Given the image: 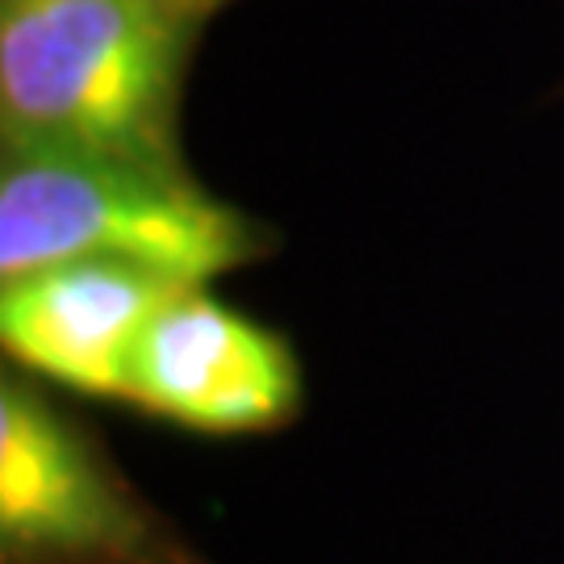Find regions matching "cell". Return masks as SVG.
Listing matches in <instances>:
<instances>
[{"mask_svg": "<svg viewBox=\"0 0 564 564\" xmlns=\"http://www.w3.org/2000/svg\"><path fill=\"white\" fill-rule=\"evenodd\" d=\"M202 25L176 0H0V139L188 163L181 109Z\"/></svg>", "mask_w": 564, "mask_h": 564, "instance_id": "6da1fadb", "label": "cell"}, {"mask_svg": "<svg viewBox=\"0 0 564 564\" xmlns=\"http://www.w3.org/2000/svg\"><path fill=\"white\" fill-rule=\"evenodd\" d=\"M276 235L188 163L0 139V281L63 260H121L184 284L272 256Z\"/></svg>", "mask_w": 564, "mask_h": 564, "instance_id": "7a4b0ae2", "label": "cell"}, {"mask_svg": "<svg viewBox=\"0 0 564 564\" xmlns=\"http://www.w3.org/2000/svg\"><path fill=\"white\" fill-rule=\"evenodd\" d=\"M0 564H205L101 440L25 372L0 377Z\"/></svg>", "mask_w": 564, "mask_h": 564, "instance_id": "3957f363", "label": "cell"}, {"mask_svg": "<svg viewBox=\"0 0 564 564\" xmlns=\"http://www.w3.org/2000/svg\"><path fill=\"white\" fill-rule=\"evenodd\" d=\"M302 364L272 326L184 284L142 330L126 405L197 435H263L302 410Z\"/></svg>", "mask_w": 564, "mask_h": 564, "instance_id": "277c9868", "label": "cell"}, {"mask_svg": "<svg viewBox=\"0 0 564 564\" xmlns=\"http://www.w3.org/2000/svg\"><path fill=\"white\" fill-rule=\"evenodd\" d=\"M184 281L121 260H63L0 281V343L18 372L126 402L142 330Z\"/></svg>", "mask_w": 564, "mask_h": 564, "instance_id": "5b68a950", "label": "cell"}, {"mask_svg": "<svg viewBox=\"0 0 564 564\" xmlns=\"http://www.w3.org/2000/svg\"><path fill=\"white\" fill-rule=\"evenodd\" d=\"M176 4H181L184 13H193L197 21H209L214 13H218V9H223L226 0H176Z\"/></svg>", "mask_w": 564, "mask_h": 564, "instance_id": "8992f818", "label": "cell"}]
</instances>
